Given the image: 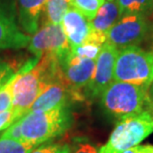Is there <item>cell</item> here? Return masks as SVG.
I'll return each mask as SVG.
<instances>
[{"label":"cell","mask_w":153,"mask_h":153,"mask_svg":"<svg viewBox=\"0 0 153 153\" xmlns=\"http://www.w3.org/2000/svg\"><path fill=\"white\" fill-rule=\"evenodd\" d=\"M19 122L24 141L38 146L65 133L71 126L72 116L65 105L46 111H29Z\"/></svg>","instance_id":"6da1fadb"},{"label":"cell","mask_w":153,"mask_h":153,"mask_svg":"<svg viewBox=\"0 0 153 153\" xmlns=\"http://www.w3.org/2000/svg\"><path fill=\"white\" fill-rule=\"evenodd\" d=\"M147 90L141 85L114 81L100 96V102L108 114L120 120L150 109Z\"/></svg>","instance_id":"7a4b0ae2"},{"label":"cell","mask_w":153,"mask_h":153,"mask_svg":"<svg viewBox=\"0 0 153 153\" xmlns=\"http://www.w3.org/2000/svg\"><path fill=\"white\" fill-rule=\"evenodd\" d=\"M151 133H153V111L146 109L141 114L120 119L108 140L97 153H122L138 145Z\"/></svg>","instance_id":"3957f363"},{"label":"cell","mask_w":153,"mask_h":153,"mask_svg":"<svg viewBox=\"0 0 153 153\" xmlns=\"http://www.w3.org/2000/svg\"><path fill=\"white\" fill-rule=\"evenodd\" d=\"M114 81L148 88L153 82V53L138 46L121 49L115 61Z\"/></svg>","instance_id":"277c9868"},{"label":"cell","mask_w":153,"mask_h":153,"mask_svg":"<svg viewBox=\"0 0 153 153\" xmlns=\"http://www.w3.org/2000/svg\"><path fill=\"white\" fill-rule=\"evenodd\" d=\"M150 31L147 16L140 14H124L106 33V42L118 50L138 46Z\"/></svg>","instance_id":"5b68a950"},{"label":"cell","mask_w":153,"mask_h":153,"mask_svg":"<svg viewBox=\"0 0 153 153\" xmlns=\"http://www.w3.org/2000/svg\"><path fill=\"white\" fill-rule=\"evenodd\" d=\"M28 49L39 60L43 56H54L59 60L71 47L61 24L46 23L32 35Z\"/></svg>","instance_id":"8992f818"},{"label":"cell","mask_w":153,"mask_h":153,"mask_svg":"<svg viewBox=\"0 0 153 153\" xmlns=\"http://www.w3.org/2000/svg\"><path fill=\"white\" fill-rule=\"evenodd\" d=\"M59 65L74 99L81 100L82 96L79 91L90 82L96 67V60L79 57L70 50L59 59Z\"/></svg>","instance_id":"52a82bcc"},{"label":"cell","mask_w":153,"mask_h":153,"mask_svg":"<svg viewBox=\"0 0 153 153\" xmlns=\"http://www.w3.org/2000/svg\"><path fill=\"white\" fill-rule=\"evenodd\" d=\"M119 50L114 45L105 42L96 60V67L90 82L85 87L87 96L91 97H100L106 88L114 82L115 61Z\"/></svg>","instance_id":"ba28073f"},{"label":"cell","mask_w":153,"mask_h":153,"mask_svg":"<svg viewBox=\"0 0 153 153\" xmlns=\"http://www.w3.org/2000/svg\"><path fill=\"white\" fill-rule=\"evenodd\" d=\"M31 36L21 31L13 6L0 2V52L28 47Z\"/></svg>","instance_id":"9c48e42d"},{"label":"cell","mask_w":153,"mask_h":153,"mask_svg":"<svg viewBox=\"0 0 153 153\" xmlns=\"http://www.w3.org/2000/svg\"><path fill=\"white\" fill-rule=\"evenodd\" d=\"M61 25L68 38L71 49L84 44L93 31L91 20L74 6H71L64 16Z\"/></svg>","instance_id":"30bf717a"},{"label":"cell","mask_w":153,"mask_h":153,"mask_svg":"<svg viewBox=\"0 0 153 153\" xmlns=\"http://www.w3.org/2000/svg\"><path fill=\"white\" fill-rule=\"evenodd\" d=\"M69 97L74 99V96L65 82H51L39 94L29 111H46L59 106H65Z\"/></svg>","instance_id":"8fae6325"},{"label":"cell","mask_w":153,"mask_h":153,"mask_svg":"<svg viewBox=\"0 0 153 153\" xmlns=\"http://www.w3.org/2000/svg\"><path fill=\"white\" fill-rule=\"evenodd\" d=\"M47 0H18L19 23L23 31L34 35L39 30V20Z\"/></svg>","instance_id":"7c38bea8"},{"label":"cell","mask_w":153,"mask_h":153,"mask_svg":"<svg viewBox=\"0 0 153 153\" xmlns=\"http://www.w3.org/2000/svg\"><path fill=\"white\" fill-rule=\"evenodd\" d=\"M121 16L116 0H105L103 4L97 11V15L91 21L93 30L106 35V33L114 25Z\"/></svg>","instance_id":"4fadbf2b"},{"label":"cell","mask_w":153,"mask_h":153,"mask_svg":"<svg viewBox=\"0 0 153 153\" xmlns=\"http://www.w3.org/2000/svg\"><path fill=\"white\" fill-rule=\"evenodd\" d=\"M71 6V0H47L44 8L47 23L61 24Z\"/></svg>","instance_id":"5bb4252c"},{"label":"cell","mask_w":153,"mask_h":153,"mask_svg":"<svg viewBox=\"0 0 153 153\" xmlns=\"http://www.w3.org/2000/svg\"><path fill=\"white\" fill-rule=\"evenodd\" d=\"M121 15L140 14L147 16L153 13V0H116Z\"/></svg>","instance_id":"9a60e30c"},{"label":"cell","mask_w":153,"mask_h":153,"mask_svg":"<svg viewBox=\"0 0 153 153\" xmlns=\"http://www.w3.org/2000/svg\"><path fill=\"white\" fill-rule=\"evenodd\" d=\"M35 147L37 146L27 141L0 137V153H30Z\"/></svg>","instance_id":"2e32d148"},{"label":"cell","mask_w":153,"mask_h":153,"mask_svg":"<svg viewBox=\"0 0 153 153\" xmlns=\"http://www.w3.org/2000/svg\"><path fill=\"white\" fill-rule=\"evenodd\" d=\"M103 2L105 0H72L71 1L72 6L81 11L91 21L97 15Z\"/></svg>","instance_id":"e0dca14e"},{"label":"cell","mask_w":153,"mask_h":153,"mask_svg":"<svg viewBox=\"0 0 153 153\" xmlns=\"http://www.w3.org/2000/svg\"><path fill=\"white\" fill-rule=\"evenodd\" d=\"M102 46L100 45L93 44V43H84V44L76 46L75 48H72L71 51L79 57L97 60L100 51H102Z\"/></svg>","instance_id":"ac0fdd59"},{"label":"cell","mask_w":153,"mask_h":153,"mask_svg":"<svg viewBox=\"0 0 153 153\" xmlns=\"http://www.w3.org/2000/svg\"><path fill=\"white\" fill-rule=\"evenodd\" d=\"M15 75L1 90H0V114L9 111L12 108L13 100V84L15 81Z\"/></svg>","instance_id":"d6986e66"},{"label":"cell","mask_w":153,"mask_h":153,"mask_svg":"<svg viewBox=\"0 0 153 153\" xmlns=\"http://www.w3.org/2000/svg\"><path fill=\"white\" fill-rule=\"evenodd\" d=\"M18 71L19 70L15 69L11 63L0 60V90L17 74Z\"/></svg>","instance_id":"ffe728a7"},{"label":"cell","mask_w":153,"mask_h":153,"mask_svg":"<svg viewBox=\"0 0 153 153\" xmlns=\"http://www.w3.org/2000/svg\"><path fill=\"white\" fill-rule=\"evenodd\" d=\"M30 153H71V147L66 143L47 144L35 147Z\"/></svg>","instance_id":"44dd1931"},{"label":"cell","mask_w":153,"mask_h":153,"mask_svg":"<svg viewBox=\"0 0 153 153\" xmlns=\"http://www.w3.org/2000/svg\"><path fill=\"white\" fill-rule=\"evenodd\" d=\"M3 137H7V138H11L14 140H19V141H24L22 133H21V128H20V122L19 119L16 121H14L7 129L3 131L2 135Z\"/></svg>","instance_id":"7402d4cb"},{"label":"cell","mask_w":153,"mask_h":153,"mask_svg":"<svg viewBox=\"0 0 153 153\" xmlns=\"http://www.w3.org/2000/svg\"><path fill=\"white\" fill-rule=\"evenodd\" d=\"M14 121H16V120H15V118L13 116L12 109L1 112V114H0V132L7 129Z\"/></svg>","instance_id":"603a6c76"},{"label":"cell","mask_w":153,"mask_h":153,"mask_svg":"<svg viewBox=\"0 0 153 153\" xmlns=\"http://www.w3.org/2000/svg\"><path fill=\"white\" fill-rule=\"evenodd\" d=\"M99 150L96 146L90 144V143H79L76 149L71 153H97Z\"/></svg>","instance_id":"cb8c5ba5"},{"label":"cell","mask_w":153,"mask_h":153,"mask_svg":"<svg viewBox=\"0 0 153 153\" xmlns=\"http://www.w3.org/2000/svg\"><path fill=\"white\" fill-rule=\"evenodd\" d=\"M122 153H153L152 145H136Z\"/></svg>","instance_id":"d4e9b609"},{"label":"cell","mask_w":153,"mask_h":153,"mask_svg":"<svg viewBox=\"0 0 153 153\" xmlns=\"http://www.w3.org/2000/svg\"><path fill=\"white\" fill-rule=\"evenodd\" d=\"M147 94H148V100H149V108L153 111V82L152 84L149 85L147 90Z\"/></svg>","instance_id":"484cf974"},{"label":"cell","mask_w":153,"mask_h":153,"mask_svg":"<svg viewBox=\"0 0 153 153\" xmlns=\"http://www.w3.org/2000/svg\"><path fill=\"white\" fill-rule=\"evenodd\" d=\"M152 53H153V51H152Z\"/></svg>","instance_id":"4316f807"},{"label":"cell","mask_w":153,"mask_h":153,"mask_svg":"<svg viewBox=\"0 0 153 153\" xmlns=\"http://www.w3.org/2000/svg\"><path fill=\"white\" fill-rule=\"evenodd\" d=\"M71 1H72V0H71Z\"/></svg>","instance_id":"83f0119b"}]
</instances>
